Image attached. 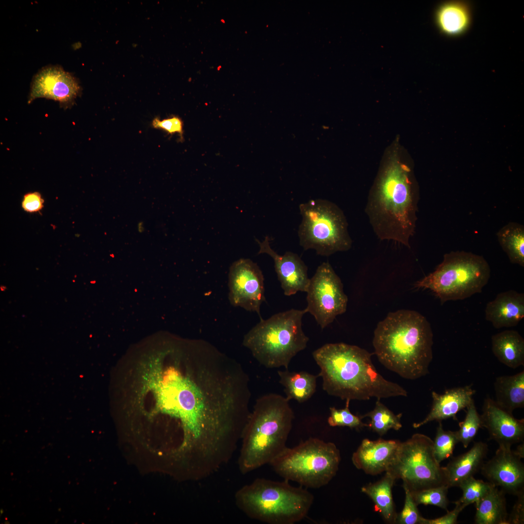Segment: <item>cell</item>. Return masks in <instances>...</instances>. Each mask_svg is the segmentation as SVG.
I'll return each instance as SVG.
<instances>
[{
	"mask_svg": "<svg viewBox=\"0 0 524 524\" xmlns=\"http://www.w3.org/2000/svg\"><path fill=\"white\" fill-rule=\"evenodd\" d=\"M289 402L274 393L256 400L241 440L238 465L242 474L269 464L286 447L294 419Z\"/></svg>",
	"mask_w": 524,
	"mask_h": 524,
	"instance_id": "5",
	"label": "cell"
},
{
	"mask_svg": "<svg viewBox=\"0 0 524 524\" xmlns=\"http://www.w3.org/2000/svg\"><path fill=\"white\" fill-rule=\"evenodd\" d=\"M480 417L482 428L488 430L490 439L499 446L511 447L524 442V419L515 418L489 396L484 400Z\"/></svg>",
	"mask_w": 524,
	"mask_h": 524,
	"instance_id": "16",
	"label": "cell"
},
{
	"mask_svg": "<svg viewBox=\"0 0 524 524\" xmlns=\"http://www.w3.org/2000/svg\"><path fill=\"white\" fill-rule=\"evenodd\" d=\"M340 461L339 450L334 443L310 438L294 447H286L269 464L285 480L319 488L335 476Z\"/></svg>",
	"mask_w": 524,
	"mask_h": 524,
	"instance_id": "9",
	"label": "cell"
},
{
	"mask_svg": "<svg viewBox=\"0 0 524 524\" xmlns=\"http://www.w3.org/2000/svg\"><path fill=\"white\" fill-rule=\"evenodd\" d=\"M466 409L465 418L459 423V429L456 431L459 442L465 448L474 440L479 429L482 428L480 414L477 410L474 400Z\"/></svg>",
	"mask_w": 524,
	"mask_h": 524,
	"instance_id": "31",
	"label": "cell"
},
{
	"mask_svg": "<svg viewBox=\"0 0 524 524\" xmlns=\"http://www.w3.org/2000/svg\"><path fill=\"white\" fill-rule=\"evenodd\" d=\"M371 355L358 346L343 343L327 344L314 351L323 390L329 395L350 401L407 396L404 388L377 371Z\"/></svg>",
	"mask_w": 524,
	"mask_h": 524,
	"instance_id": "2",
	"label": "cell"
},
{
	"mask_svg": "<svg viewBox=\"0 0 524 524\" xmlns=\"http://www.w3.org/2000/svg\"><path fill=\"white\" fill-rule=\"evenodd\" d=\"M433 442L434 455L439 463L451 457L456 445L459 442L456 431L445 430L442 422H439Z\"/></svg>",
	"mask_w": 524,
	"mask_h": 524,
	"instance_id": "32",
	"label": "cell"
},
{
	"mask_svg": "<svg viewBox=\"0 0 524 524\" xmlns=\"http://www.w3.org/2000/svg\"><path fill=\"white\" fill-rule=\"evenodd\" d=\"M493 486L490 482L476 479L474 476L467 478L458 486L462 491L461 497L454 503H458L464 508L470 504H475L483 497Z\"/></svg>",
	"mask_w": 524,
	"mask_h": 524,
	"instance_id": "30",
	"label": "cell"
},
{
	"mask_svg": "<svg viewBox=\"0 0 524 524\" xmlns=\"http://www.w3.org/2000/svg\"><path fill=\"white\" fill-rule=\"evenodd\" d=\"M436 18L442 33L449 36H458L470 25V11L468 4L463 2H447L440 6Z\"/></svg>",
	"mask_w": 524,
	"mask_h": 524,
	"instance_id": "24",
	"label": "cell"
},
{
	"mask_svg": "<svg viewBox=\"0 0 524 524\" xmlns=\"http://www.w3.org/2000/svg\"><path fill=\"white\" fill-rule=\"evenodd\" d=\"M506 493L493 486L489 491L475 503V524H507L508 514Z\"/></svg>",
	"mask_w": 524,
	"mask_h": 524,
	"instance_id": "26",
	"label": "cell"
},
{
	"mask_svg": "<svg viewBox=\"0 0 524 524\" xmlns=\"http://www.w3.org/2000/svg\"><path fill=\"white\" fill-rule=\"evenodd\" d=\"M524 318V294L509 290L498 294L489 302L485 318L494 328L515 327Z\"/></svg>",
	"mask_w": 524,
	"mask_h": 524,
	"instance_id": "20",
	"label": "cell"
},
{
	"mask_svg": "<svg viewBox=\"0 0 524 524\" xmlns=\"http://www.w3.org/2000/svg\"><path fill=\"white\" fill-rule=\"evenodd\" d=\"M44 200L41 194L37 192H31L26 194L23 196L21 205L22 209L26 212L36 213L41 210L43 207Z\"/></svg>",
	"mask_w": 524,
	"mask_h": 524,
	"instance_id": "38",
	"label": "cell"
},
{
	"mask_svg": "<svg viewBox=\"0 0 524 524\" xmlns=\"http://www.w3.org/2000/svg\"><path fill=\"white\" fill-rule=\"evenodd\" d=\"M448 489L447 486L442 485L410 492L417 506L421 504L433 505L448 511Z\"/></svg>",
	"mask_w": 524,
	"mask_h": 524,
	"instance_id": "33",
	"label": "cell"
},
{
	"mask_svg": "<svg viewBox=\"0 0 524 524\" xmlns=\"http://www.w3.org/2000/svg\"><path fill=\"white\" fill-rule=\"evenodd\" d=\"M488 452V446L482 442H475L466 453L453 457L442 467L446 485L457 487L464 479L474 475L480 469Z\"/></svg>",
	"mask_w": 524,
	"mask_h": 524,
	"instance_id": "21",
	"label": "cell"
},
{
	"mask_svg": "<svg viewBox=\"0 0 524 524\" xmlns=\"http://www.w3.org/2000/svg\"><path fill=\"white\" fill-rule=\"evenodd\" d=\"M498 241L510 261L524 266V229L514 223H509L498 232Z\"/></svg>",
	"mask_w": 524,
	"mask_h": 524,
	"instance_id": "28",
	"label": "cell"
},
{
	"mask_svg": "<svg viewBox=\"0 0 524 524\" xmlns=\"http://www.w3.org/2000/svg\"><path fill=\"white\" fill-rule=\"evenodd\" d=\"M475 390L472 384L448 389L442 394L433 391L431 409L422 421L414 423L412 426L418 428L430 422H442L449 418L458 420L457 413L467 408L474 401Z\"/></svg>",
	"mask_w": 524,
	"mask_h": 524,
	"instance_id": "19",
	"label": "cell"
},
{
	"mask_svg": "<svg viewBox=\"0 0 524 524\" xmlns=\"http://www.w3.org/2000/svg\"><path fill=\"white\" fill-rule=\"evenodd\" d=\"M153 128L164 131L170 134H183V124L182 120L177 116L160 120L158 118H154L152 121Z\"/></svg>",
	"mask_w": 524,
	"mask_h": 524,
	"instance_id": "36",
	"label": "cell"
},
{
	"mask_svg": "<svg viewBox=\"0 0 524 524\" xmlns=\"http://www.w3.org/2000/svg\"><path fill=\"white\" fill-rule=\"evenodd\" d=\"M495 401L512 413L524 407V371L511 376L497 377L494 382Z\"/></svg>",
	"mask_w": 524,
	"mask_h": 524,
	"instance_id": "23",
	"label": "cell"
},
{
	"mask_svg": "<svg viewBox=\"0 0 524 524\" xmlns=\"http://www.w3.org/2000/svg\"><path fill=\"white\" fill-rule=\"evenodd\" d=\"M455 508L451 511H447V513L439 518L428 519L422 517L420 524H456L458 517L460 512L464 508L461 505L455 503Z\"/></svg>",
	"mask_w": 524,
	"mask_h": 524,
	"instance_id": "37",
	"label": "cell"
},
{
	"mask_svg": "<svg viewBox=\"0 0 524 524\" xmlns=\"http://www.w3.org/2000/svg\"><path fill=\"white\" fill-rule=\"evenodd\" d=\"M269 238L265 237L262 242L257 239L260 250L258 254L265 253L273 259L275 269L285 295L290 296L297 292L307 291L310 279L307 267L295 253L288 251L283 255L278 254L270 246Z\"/></svg>",
	"mask_w": 524,
	"mask_h": 524,
	"instance_id": "17",
	"label": "cell"
},
{
	"mask_svg": "<svg viewBox=\"0 0 524 524\" xmlns=\"http://www.w3.org/2000/svg\"><path fill=\"white\" fill-rule=\"evenodd\" d=\"M229 299L234 307L260 313L265 301L264 278L257 263L248 259H240L230 266L229 274Z\"/></svg>",
	"mask_w": 524,
	"mask_h": 524,
	"instance_id": "13",
	"label": "cell"
},
{
	"mask_svg": "<svg viewBox=\"0 0 524 524\" xmlns=\"http://www.w3.org/2000/svg\"><path fill=\"white\" fill-rule=\"evenodd\" d=\"M491 349L498 360L508 367L516 369L524 365V339L514 330H506L491 338Z\"/></svg>",
	"mask_w": 524,
	"mask_h": 524,
	"instance_id": "22",
	"label": "cell"
},
{
	"mask_svg": "<svg viewBox=\"0 0 524 524\" xmlns=\"http://www.w3.org/2000/svg\"><path fill=\"white\" fill-rule=\"evenodd\" d=\"M396 479L390 474L385 475L378 481L361 488V491L368 495L385 522L396 524L397 513L392 495V488Z\"/></svg>",
	"mask_w": 524,
	"mask_h": 524,
	"instance_id": "25",
	"label": "cell"
},
{
	"mask_svg": "<svg viewBox=\"0 0 524 524\" xmlns=\"http://www.w3.org/2000/svg\"><path fill=\"white\" fill-rule=\"evenodd\" d=\"M307 312L322 329L346 310L348 298L341 279L328 262L320 265L310 279L306 291Z\"/></svg>",
	"mask_w": 524,
	"mask_h": 524,
	"instance_id": "12",
	"label": "cell"
},
{
	"mask_svg": "<svg viewBox=\"0 0 524 524\" xmlns=\"http://www.w3.org/2000/svg\"><path fill=\"white\" fill-rule=\"evenodd\" d=\"M403 488L405 494L404 505L401 511L397 515L396 524H420L423 517L419 512L417 505L410 491L406 488Z\"/></svg>",
	"mask_w": 524,
	"mask_h": 524,
	"instance_id": "35",
	"label": "cell"
},
{
	"mask_svg": "<svg viewBox=\"0 0 524 524\" xmlns=\"http://www.w3.org/2000/svg\"><path fill=\"white\" fill-rule=\"evenodd\" d=\"M307 312L306 309H291L261 320L245 335L244 346L264 366L288 369L292 358L306 347L309 340L302 328Z\"/></svg>",
	"mask_w": 524,
	"mask_h": 524,
	"instance_id": "7",
	"label": "cell"
},
{
	"mask_svg": "<svg viewBox=\"0 0 524 524\" xmlns=\"http://www.w3.org/2000/svg\"><path fill=\"white\" fill-rule=\"evenodd\" d=\"M147 378L159 409L178 426L179 452L210 476L233 457L250 414L249 377L210 343L173 347Z\"/></svg>",
	"mask_w": 524,
	"mask_h": 524,
	"instance_id": "1",
	"label": "cell"
},
{
	"mask_svg": "<svg viewBox=\"0 0 524 524\" xmlns=\"http://www.w3.org/2000/svg\"><path fill=\"white\" fill-rule=\"evenodd\" d=\"M350 400H346L345 406L344 409H337L335 407L329 408L330 415L328 422L331 426H347L356 429L363 427H368L367 424L363 423L361 417L352 413L349 406Z\"/></svg>",
	"mask_w": 524,
	"mask_h": 524,
	"instance_id": "34",
	"label": "cell"
},
{
	"mask_svg": "<svg viewBox=\"0 0 524 524\" xmlns=\"http://www.w3.org/2000/svg\"><path fill=\"white\" fill-rule=\"evenodd\" d=\"M409 174V169L398 159L390 160L381 171L365 208L379 238L408 247L414 232L417 202Z\"/></svg>",
	"mask_w": 524,
	"mask_h": 524,
	"instance_id": "4",
	"label": "cell"
},
{
	"mask_svg": "<svg viewBox=\"0 0 524 524\" xmlns=\"http://www.w3.org/2000/svg\"><path fill=\"white\" fill-rule=\"evenodd\" d=\"M279 382L284 387L286 399L304 402L314 393L316 387L315 376L305 371L290 372L288 369L278 371Z\"/></svg>",
	"mask_w": 524,
	"mask_h": 524,
	"instance_id": "27",
	"label": "cell"
},
{
	"mask_svg": "<svg viewBox=\"0 0 524 524\" xmlns=\"http://www.w3.org/2000/svg\"><path fill=\"white\" fill-rule=\"evenodd\" d=\"M511 447L499 446L493 457L484 462L482 475L506 493L517 496L524 492V464Z\"/></svg>",
	"mask_w": 524,
	"mask_h": 524,
	"instance_id": "15",
	"label": "cell"
},
{
	"mask_svg": "<svg viewBox=\"0 0 524 524\" xmlns=\"http://www.w3.org/2000/svg\"><path fill=\"white\" fill-rule=\"evenodd\" d=\"M81 87L76 78L62 68L48 66L34 77L31 86L28 103L44 98L59 102L61 106L68 107L80 95Z\"/></svg>",
	"mask_w": 524,
	"mask_h": 524,
	"instance_id": "14",
	"label": "cell"
},
{
	"mask_svg": "<svg viewBox=\"0 0 524 524\" xmlns=\"http://www.w3.org/2000/svg\"><path fill=\"white\" fill-rule=\"evenodd\" d=\"M302 220L298 234L305 250L329 256L349 249L352 240L342 210L335 203L322 199H311L299 206Z\"/></svg>",
	"mask_w": 524,
	"mask_h": 524,
	"instance_id": "10",
	"label": "cell"
},
{
	"mask_svg": "<svg viewBox=\"0 0 524 524\" xmlns=\"http://www.w3.org/2000/svg\"><path fill=\"white\" fill-rule=\"evenodd\" d=\"M289 481L257 478L235 492L237 507L249 518L269 524H293L303 520L313 504V494Z\"/></svg>",
	"mask_w": 524,
	"mask_h": 524,
	"instance_id": "6",
	"label": "cell"
},
{
	"mask_svg": "<svg viewBox=\"0 0 524 524\" xmlns=\"http://www.w3.org/2000/svg\"><path fill=\"white\" fill-rule=\"evenodd\" d=\"M360 417L362 419L370 418L371 421L368 427L380 436L385 434L390 429L398 430L402 426L401 423L402 413L394 414L380 402V399H377L372 410Z\"/></svg>",
	"mask_w": 524,
	"mask_h": 524,
	"instance_id": "29",
	"label": "cell"
},
{
	"mask_svg": "<svg viewBox=\"0 0 524 524\" xmlns=\"http://www.w3.org/2000/svg\"><path fill=\"white\" fill-rule=\"evenodd\" d=\"M490 276V267L482 256L452 251L445 254L435 270L417 281L414 287L429 289L442 304L480 293Z\"/></svg>",
	"mask_w": 524,
	"mask_h": 524,
	"instance_id": "8",
	"label": "cell"
},
{
	"mask_svg": "<svg viewBox=\"0 0 524 524\" xmlns=\"http://www.w3.org/2000/svg\"><path fill=\"white\" fill-rule=\"evenodd\" d=\"M514 453L518 456L521 458H524V442L517 446L516 449L513 450Z\"/></svg>",
	"mask_w": 524,
	"mask_h": 524,
	"instance_id": "40",
	"label": "cell"
},
{
	"mask_svg": "<svg viewBox=\"0 0 524 524\" xmlns=\"http://www.w3.org/2000/svg\"><path fill=\"white\" fill-rule=\"evenodd\" d=\"M517 499L512 511L508 514L507 524H522L524 523V492L517 496Z\"/></svg>",
	"mask_w": 524,
	"mask_h": 524,
	"instance_id": "39",
	"label": "cell"
},
{
	"mask_svg": "<svg viewBox=\"0 0 524 524\" xmlns=\"http://www.w3.org/2000/svg\"><path fill=\"white\" fill-rule=\"evenodd\" d=\"M178 448H179V447H178ZM177 452H178V451H177ZM176 455H177V454H176ZM176 456H175V458H176Z\"/></svg>",
	"mask_w": 524,
	"mask_h": 524,
	"instance_id": "41",
	"label": "cell"
},
{
	"mask_svg": "<svg viewBox=\"0 0 524 524\" xmlns=\"http://www.w3.org/2000/svg\"><path fill=\"white\" fill-rule=\"evenodd\" d=\"M386 472L402 479L403 487L410 492L446 485L442 467L434 455L433 442L423 434L415 433L400 442Z\"/></svg>",
	"mask_w": 524,
	"mask_h": 524,
	"instance_id": "11",
	"label": "cell"
},
{
	"mask_svg": "<svg viewBox=\"0 0 524 524\" xmlns=\"http://www.w3.org/2000/svg\"><path fill=\"white\" fill-rule=\"evenodd\" d=\"M400 442L398 440L364 439L352 455L353 464L372 475L386 472L394 459Z\"/></svg>",
	"mask_w": 524,
	"mask_h": 524,
	"instance_id": "18",
	"label": "cell"
},
{
	"mask_svg": "<svg viewBox=\"0 0 524 524\" xmlns=\"http://www.w3.org/2000/svg\"><path fill=\"white\" fill-rule=\"evenodd\" d=\"M433 332L417 311L390 312L374 332L373 344L380 362L403 378L414 380L427 375L433 359Z\"/></svg>",
	"mask_w": 524,
	"mask_h": 524,
	"instance_id": "3",
	"label": "cell"
}]
</instances>
